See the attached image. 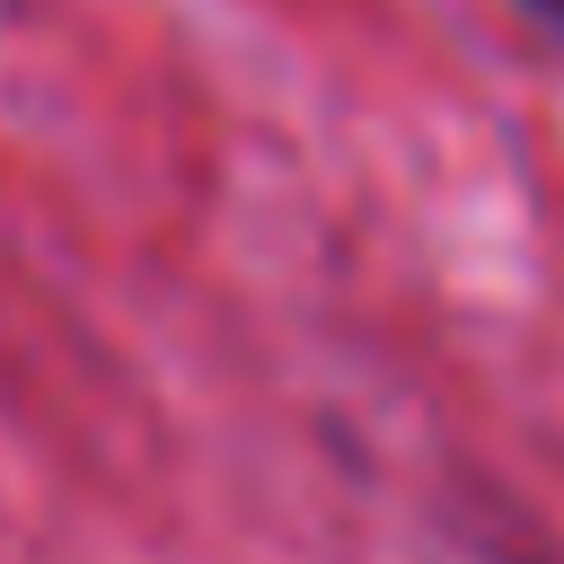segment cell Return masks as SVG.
I'll list each match as a JSON object with an SVG mask.
<instances>
[{
    "mask_svg": "<svg viewBox=\"0 0 564 564\" xmlns=\"http://www.w3.org/2000/svg\"><path fill=\"white\" fill-rule=\"evenodd\" d=\"M520 9H529V18L546 26V35H564V0H520Z\"/></svg>",
    "mask_w": 564,
    "mask_h": 564,
    "instance_id": "1",
    "label": "cell"
}]
</instances>
